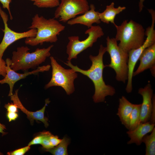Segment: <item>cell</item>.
<instances>
[{
    "label": "cell",
    "mask_w": 155,
    "mask_h": 155,
    "mask_svg": "<svg viewBox=\"0 0 155 155\" xmlns=\"http://www.w3.org/2000/svg\"><path fill=\"white\" fill-rule=\"evenodd\" d=\"M106 52V47L101 44L97 55H90L89 58L92 62V65L90 68L87 70L82 69L77 65H73L71 61L64 63L75 71L87 76L92 82L95 88L92 98L96 103L104 102L106 96H113L116 93L115 88L111 85H106L103 80V71L106 66L104 64L103 57Z\"/></svg>",
    "instance_id": "6da1fadb"
},
{
    "label": "cell",
    "mask_w": 155,
    "mask_h": 155,
    "mask_svg": "<svg viewBox=\"0 0 155 155\" xmlns=\"http://www.w3.org/2000/svg\"></svg>",
    "instance_id": "e575fe53"
},
{
    "label": "cell",
    "mask_w": 155,
    "mask_h": 155,
    "mask_svg": "<svg viewBox=\"0 0 155 155\" xmlns=\"http://www.w3.org/2000/svg\"><path fill=\"white\" fill-rule=\"evenodd\" d=\"M155 124L151 123L149 121L140 123L134 129L126 132L130 140L127 142L128 145L135 144L137 146L141 145L143 137L151 132L155 127Z\"/></svg>",
    "instance_id": "2e32d148"
},
{
    "label": "cell",
    "mask_w": 155,
    "mask_h": 155,
    "mask_svg": "<svg viewBox=\"0 0 155 155\" xmlns=\"http://www.w3.org/2000/svg\"><path fill=\"white\" fill-rule=\"evenodd\" d=\"M18 89L16 90L14 94L10 96L11 100L17 105L18 108L26 114L32 124H33L34 120L39 121L44 123L45 127H48L49 125L48 122V120L44 116V113L46 106L50 102L49 99H47L45 100V105L40 110L36 112L30 111L27 110L22 104L18 97Z\"/></svg>",
    "instance_id": "4fadbf2b"
},
{
    "label": "cell",
    "mask_w": 155,
    "mask_h": 155,
    "mask_svg": "<svg viewBox=\"0 0 155 155\" xmlns=\"http://www.w3.org/2000/svg\"><path fill=\"white\" fill-rule=\"evenodd\" d=\"M134 104L130 102L122 96L119 99V105L117 115L120 121L125 127L128 129L130 117Z\"/></svg>",
    "instance_id": "e0dca14e"
},
{
    "label": "cell",
    "mask_w": 155,
    "mask_h": 155,
    "mask_svg": "<svg viewBox=\"0 0 155 155\" xmlns=\"http://www.w3.org/2000/svg\"><path fill=\"white\" fill-rule=\"evenodd\" d=\"M11 1L12 0H0V2L2 5V7L4 9H7L8 10L11 20H12L13 17L10 11L9 5Z\"/></svg>",
    "instance_id": "4316f807"
},
{
    "label": "cell",
    "mask_w": 155,
    "mask_h": 155,
    "mask_svg": "<svg viewBox=\"0 0 155 155\" xmlns=\"http://www.w3.org/2000/svg\"><path fill=\"white\" fill-rule=\"evenodd\" d=\"M29 0L34 2L36 0Z\"/></svg>",
    "instance_id": "836d02e7"
},
{
    "label": "cell",
    "mask_w": 155,
    "mask_h": 155,
    "mask_svg": "<svg viewBox=\"0 0 155 155\" xmlns=\"http://www.w3.org/2000/svg\"><path fill=\"white\" fill-rule=\"evenodd\" d=\"M60 3L59 0H36L33 4L39 8H51L57 7Z\"/></svg>",
    "instance_id": "7402d4cb"
},
{
    "label": "cell",
    "mask_w": 155,
    "mask_h": 155,
    "mask_svg": "<svg viewBox=\"0 0 155 155\" xmlns=\"http://www.w3.org/2000/svg\"><path fill=\"white\" fill-rule=\"evenodd\" d=\"M113 2L106 6L105 10L102 12H99V16L101 22L107 24L110 22L114 25L116 24L115 19L116 16L126 9L125 6H119L115 7Z\"/></svg>",
    "instance_id": "ac0fdd59"
},
{
    "label": "cell",
    "mask_w": 155,
    "mask_h": 155,
    "mask_svg": "<svg viewBox=\"0 0 155 155\" xmlns=\"http://www.w3.org/2000/svg\"><path fill=\"white\" fill-rule=\"evenodd\" d=\"M6 129L5 126L4 125L1 124L0 123V133L2 134V135H5L7 133L4 131Z\"/></svg>",
    "instance_id": "1f68e13d"
},
{
    "label": "cell",
    "mask_w": 155,
    "mask_h": 155,
    "mask_svg": "<svg viewBox=\"0 0 155 155\" xmlns=\"http://www.w3.org/2000/svg\"><path fill=\"white\" fill-rule=\"evenodd\" d=\"M70 142L69 139L64 137L57 146L44 150L49 152L54 155H67L68 154L67 147Z\"/></svg>",
    "instance_id": "ffe728a7"
},
{
    "label": "cell",
    "mask_w": 155,
    "mask_h": 155,
    "mask_svg": "<svg viewBox=\"0 0 155 155\" xmlns=\"http://www.w3.org/2000/svg\"><path fill=\"white\" fill-rule=\"evenodd\" d=\"M139 60L140 64L136 70L134 71L133 77L148 69L155 67V43L146 48L141 54Z\"/></svg>",
    "instance_id": "9a60e30c"
},
{
    "label": "cell",
    "mask_w": 155,
    "mask_h": 155,
    "mask_svg": "<svg viewBox=\"0 0 155 155\" xmlns=\"http://www.w3.org/2000/svg\"><path fill=\"white\" fill-rule=\"evenodd\" d=\"M145 0H140L139 3V12H141L143 8L144 5L143 3Z\"/></svg>",
    "instance_id": "d6a6232c"
},
{
    "label": "cell",
    "mask_w": 155,
    "mask_h": 155,
    "mask_svg": "<svg viewBox=\"0 0 155 155\" xmlns=\"http://www.w3.org/2000/svg\"><path fill=\"white\" fill-rule=\"evenodd\" d=\"M88 37L85 40H80L77 36H69V42L66 46L67 59L71 61L77 58L78 55L87 48L91 47L98 39L104 35L102 28L99 26H92L85 32Z\"/></svg>",
    "instance_id": "52a82bcc"
},
{
    "label": "cell",
    "mask_w": 155,
    "mask_h": 155,
    "mask_svg": "<svg viewBox=\"0 0 155 155\" xmlns=\"http://www.w3.org/2000/svg\"><path fill=\"white\" fill-rule=\"evenodd\" d=\"M65 28L64 26L55 18L47 19L38 14L32 18L31 25L29 28H36V34L34 37L26 38V44L35 46L44 43L55 42L58 40V36Z\"/></svg>",
    "instance_id": "7a4b0ae2"
},
{
    "label": "cell",
    "mask_w": 155,
    "mask_h": 155,
    "mask_svg": "<svg viewBox=\"0 0 155 155\" xmlns=\"http://www.w3.org/2000/svg\"><path fill=\"white\" fill-rule=\"evenodd\" d=\"M4 107L6 109L7 112H18V108L17 105L13 103H8L5 104Z\"/></svg>",
    "instance_id": "f1b7e54d"
},
{
    "label": "cell",
    "mask_w": 155,
    "mask_h": 155,
    "mask_svg": "<svg viewBox=\"0 0 155 155\" xmlns=\"http://www.w3.org/2000/svg\"><path fill=\"white\" fill-rule=\"evenodd\" d=\"M43 137L41 144L44 150L52 148L51 144L50 139L52 134L49 131L42 132Z\"/></svg>",
    "instance_id": "603a6c76"
},
{
    "label": "cell",
    "mask_w": 155,
    "mask_h": 155,
    "mask_svg": "<svg viewBox=\"0 0 155 155\" xmlns=\"http://www.w3.org/2000/svg\"><path fill=\"white\" fill-rule=\"evenodd\" d=\"M5 62L6 64V74L3 79L0 80V84L6 83L9 85L10 89L8 96H9L13 95L14 85L17 82L25 78L29 75L35 74L40 72L48 71L51 67V66L49 65L39 66L32 71L20 73L16 72L10 67V65L11 63V59L9 58H7Z\"/></svg>",
    "instance_id": "8fae6325"
},
{
    "label": "cell",
    "mask_w": 155,
    "mask_h": 155,
    "mask_svg": "<svg viewBox=\"0 0 155 155\" xmlns=\"http://www.w3.org/2000/svg\"><path fill=\"white\" fill-rule=\"evenodd\" d=\"M0 15L4 25V36L0 44V59L2 58L4 52L7 47L15 42L22 38L34 37L37 33L36 28L30 29L24 32H18L11 30L8 26L7 15L2 9L0 6Z\"/></svg>",
    "instance_id": "30bf717a"
},
{
    "label": "cell",
    "mask_w": 155,
    "mask_h": 155,
    "mask_svg": "<svg viewBox=\"0 0 155 155\" xmlns=\"http://www.w3.org/2000/svg\"><path fill=\"white\" fill-rule=\"evenodd\" d=\"M114 26L117 30L115 38L120 42L118 46L125 51L128 52L139 48L144 43L146 30L141 24L126 20L120 25Z\"/></svg>",
    "instance_id": "3957f363"
},
{
    "label": "cell",
    "mask_w": 155,
    "mask_h": 155,
    "mask_svg": "<svg viewBox=\"0 0 155 155\" xmlns=\"http://www.w3.org/2000/svg\"><path fill=\"white\" fill-rule=\"evenodd\" d=\"M43 134L42 132H40L38 135L36 136L28 144V145L30 146L34 145L41 144Z\"/></svg>",
    "instance_id": "d4e9b609"
},
{
    "label": "cell",
    "mask_w": 155,
    "mask_h": 155,
    "mask_svg": "<svg viewBox=\"0 0 155 155\" xmlns=\"http://www.w3.org/2000/svg\"><path fill=\"white\" fill-rule=\"evenodd\" d=\"M90 8L86 0H61L55 11L54 18L59 19V21L67 22L84 13Z\"/></svg>",
    "instance_id": "9c48e42d"
},
{
    "label": "cell",
    "mask_w": 155,
    "mask_h": 155,
    "mask_svg": "<svg viewBox=\"0 0 155 155\" xmlns=\"http://www.w3.org/2000/svg\"><path fill=\"white\" fill-rule=\"evenodd\" d=\"M142 142L146 145L145 155H155V128L150 135L146 134L143 138Z\"/></svg>",
    "instance_id": "d6986e66"
},
{
    "label": "cell",
    "mask_w": 155,
    "mask_h": 155,
    "mask_svg": "<svg viewBox=\"0 0 155 155\" xmlns=\"http://www.w3.org/2000/svg\"><path fill=\"white\" fill-rule=\"evenodd\" d=\"M138 93L142 97L141 107L140 122L144 123L149 121L152 106L153 90L150 83L144 88H140Z\"/></svg>",
    "instance_id": "7c38bea8"
},
{
    "label": "cell",
    "mask_w": 155,
    "mask_h": 155,
    "mask_svg": "<svg viewBox=\"0 0 155 155\" xmlns=\"http://www.w3.org/2000/svg\"><path fill=\"white\" fill-rule=\"evenodd\" d=\"M30 149V146L28 145L13 151L8 152L7 153V154L8 155H23L28 151Z\"/></svg>",
    "instance_id": "cb8c5ba5"
},
{
    "label": "cell",
    "mask_w": 155,
    "mask_h": 155,
    "mask_svg": "<svg viewBox=\"0 0 155 155\" xmlns=\"http://www.w3.org/2000/svg\"><path fill=\"white\" fill-rule=\"evenodd\" d=\"M141 106V104H134L129 118L128 130L134 129L140 123Z\"/></svg>",
    "instance_id": "44dd1931"
},
{
    "label": "cell",
    "mask_w": 155,
    "mask_h": 155,
    "mask_svg": "<svg viewBox=\"0 0 155 155\" xmlns=\"http://www.w3.org/2000/svg\"><path fill=\"white\" fill-rule=\"evenodd\" d=\"M89 10L84 13L71 19L67 22L68 24L72 25L80 24L87 26L88 28L94 23L99 24L101 22L99 12L95 11V7L93 4L90 5Z\"/></svg>",
    "instance_id": "5bb4252c"
},
{
    "label": "cell",
    "mask_w": 155,
    "mask_h": 155,
    "mask_svg": "<svg viewBox=\"0 0 155 155\" xmlns=\"http://www.w3.org/2000/svg\"><path fill=\"white\" fill-rule=\"evenodd\" d=\"M152 18V24L145 31L147 37L143 44L137 49L130 50L128 52V74L127 84L125 88L126 92L131 93L132 90V80L135 67L143 51L147 47L155 43V30L154 29L155 22V13H150Z\"/></svg>",
    "instance_id": "ba28073f"
},
{
    "label": "cell",
    "mask_w": 155,
    "mask_h": 155,
    "mask_svg": "<svg viewBox=\"0 0 155 155\" xmlns=\"http://www.w3.org/2000/svg\"><path fill=\"white\" fill-rule=\"evenodd\" d=\"M106 40V51L109 53L111 58L110 63L106 65V67L114 69L117 81L125 83L127 80L128 77V52L118 46L115 38H110L108 36Z\"/></svg>",
    "instance_id": "5b68a950"
},
{
    "label": "cell",
    "mask_w": 155,
    "mask_h": 155,
    "mask_svg": "<svg viewBox=\"0 0 155 155\" xmlns=\"http://www.w3.org/2000/svg\"><path fill=\"white\" fill-rule=\"evenodd\" d=\"M6 116L9 121L10 122L16 120L18 117V114L17 113L8 112Z\"/></svg>",
    "instance_id": "4dcf8cb0"
},
{
    "label": "cell",
    "mask_w": 155,
    "mask_h": 155,
    "mask_svg": "<svg viewBox=\"0 0 155 155\" xmlns=\"http://www.w3.org/2000/svg\"><path fill=\"white\" fill-rule=\"evenodd\" d=\"M6 74V64L5 61L2 58L0 59V75L4 77Z\"/></svg>",
    "instance_id": "83f0119b"
},
{
    "label": "cell",
    "mask_w": 155,
    "mask_h": 155,
    "mask_svg": "<svg viewBox=\"0 0 155 155\" xmlns=\"http://www.w3.org/2000/svg\"><path fill=\"white\" fill-rule=\"evenodd\" d=\"M50 140L53 148L58 145L61 142L62 139L59 138L57 135H54L52 134L50 136Z\"/></svg>",
    "instance_id": "f546056e"
},
{
    "label": "cell",
    "mask_w": 155,
    "mask_h": 155,
    "mask_svg": "<svg viewBox=\"0 0 155 155\" xmlns=\"http://www.w3.org/2000/svg\"><path fill=\"white\" fill-rule=\"evenodd\" d=\"M52 68V77L45 86L46 89L53 86L63 88L67 95L75 91L74 82L78 73L72 69H65L59 64L53 56L50 57Z\"/></svg>",
    "instance_id": "8992f818"
},
{
    "label": "cell",
    "mask_w": 155,
    "mask_h": 155,
    "mask_svg": "<svg viewBox=\"0 0 155 155\" xmlns=\"http://www.w3.org/2000/svg\"><path fill=\"white\" fill-rule=\"evenodd\" d=\"M152 106L149 122L151 124H155V98L153 95L152 98Z\"/></svg>",
    "instance_id": "484cf974"
},
{
    "label": "cell",
    "mask_w": 155,
    "mask_h": 155,
    "mask_svg": "<svg viewBox=\"0 0 155 155\" xmlns=\"http://www.w3.org/2000/svg\"><path fill=\"white\" fill-rule=\"evenodd\" d=\"M53 46L51 45L46 48H37L31 53L28 52L30 49L27 46L18 47L16 51L12 52L10 67L15 71L20 70L26 71L34 69L50 56V51Z\"/></svg>",
    "instance_id": "277c9868"
}]
</instances>
